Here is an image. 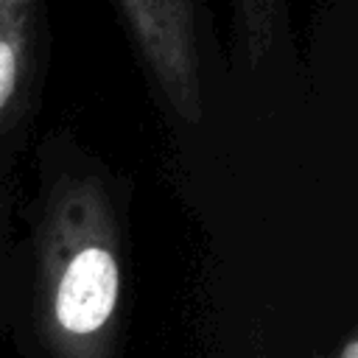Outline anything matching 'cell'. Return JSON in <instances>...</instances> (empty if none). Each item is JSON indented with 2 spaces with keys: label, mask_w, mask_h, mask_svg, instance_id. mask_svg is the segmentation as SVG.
<instances>
[{
  "label": "cell",
  "mask_w": 358,
  "mask_h": 358,
  "mask_svg": "<svg viewBox=\"0 0 358 358\" xmlns=\"http://www.w3.org/2000/svg\"><path fill=\"white\" fill-rule=\"evenodd\" d=\"M117 299V266L103 249L78 252L56 294V316L62 327L70 333H92L98 330Z\"/></svg>",
  "instance_id": "6da1fadb"
},
{
  "label": "cell",
  "mask_w": 358,
  "mask_h": 358,
  "mask_svg": "<svg viewBox=\"0 0 358 358\" xmlns=\"http://www.w3.org/2000/svg\"><path fill=\"white\" fill-rule=\"evenodd\" d=\"M14 81H17V50L11 42L0 39V109L11 98Z\"/></svg>",
  "instance_id": "7a4b0ae2"
},
{
  "label": "cell",
  "mask_w": 358,
  "mask_h": 358,
  "mask_svg": "<svg viewBox=\"0 0 358 358\" xmlns=\"http://www.w3.org/2000/svg\"><path fill=\"white\" fill-rule=\"evenodd\" d=\"M341 358H358V344H355V341H350V344L344 347V352H341Z\"/></svg>",
  "instance_id": "3957f363"
}]
</instances>
